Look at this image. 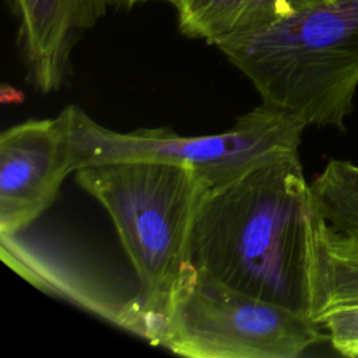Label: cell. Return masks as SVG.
I'll return each instance as SVG.
<instances>
[{"label": "cell", "mask_w": 358, "mask_h": 358, "mask_svg": "<svg viewBox=\"0 0 358 358\" xmlns=\"http://www.w3.org/2000/svg\"><path fill=\"white\" fill-rule=\"evenodd\" d=\"M324 340L309 316L197 273L154 344L192 358H296Z\"/></svg>", "instance_id": "obj_5"}, {"label": "cell", "mask_w": 358, "mask_h": 358, "mask_svg": "<svg viewBox=\"0 0 358 358\" xmlns=\"http://www.w3.org/2000/svg\"><path fill=\"white\" fill-rule=\"evenodd\" d=\"M313 211L330 225L358 222V166L330 159L309 183Z\"/></svg>", "instance_id": "obj_10"}, {"label": "cell", "mask_w": 358, "mask_h": 358, "mask_svg": "<svg viewBox=\"0 0 358 358\" xmlns=\"http://www.w3.org/2000/svg\"><path fill=\"white\" fill-rule=\"evenodd\" d=\"M323 1L327 0H171V4L183 35L218 48Z\"/></svg>", "instance_id": "obj_9"}, {"label": "cell", "mask_w": 358, "mask_h": 358, "mask_svg": "<svg viewBox=\"0 0 358 358\" xmlns=\"http://www.w3.org/2000/svg\"><path fill=\"white\" fill-rule=\"evenodd\" d=\"M266 103L344 130L358 87V0H327L218 46Z\"/></svg>", "instance_id": "obj_3"}, {"label": "cell", "mask_w": 358, "mask_h": 358, "mask_svg": "<svg viewBox=\"0 0 358 358\" xmlns=\"http://www.w3.org/2000/svg\"><path fill=\"white\" fill-rule=\"evenodd\" d=\"M303 129L294 116L262 103L217 134L182 136L166 127L116 131L71 105L74 172L116 161H157L190 166L217 187L281 154L298 151Z\"/></svg>", "instance_id": "obj_4"}, {"label": "cell", "mask_w": 358, "mask_h": 358, "mask_svg": "<svg viewBox=\"0 0 358 358\" xmlns=\"http://www.w3.org/2000/svg\"><path fill=\"white\" fill-rule=\"evenodd\" d=\"M28 83L41 94L59 91L71 71V53L116 0H7Z\"/></svg>", "instance_id": "obj_8"}, {"label": "cell", "mask_w": 358, "mask_h": 358, "mask_svg": "<svg viewBox=\"0 0 358 358\" xmlns=\"http://www.w3.org/2000/svg\"><path fill=\"white\" fill-rule=\"evenodd\" d=\"M310 189L299 152L206 193L192 234L197 273L309 316Z\"/></svg>", "instance_id": "obj_1"}, {"label": "cell", "mask_w": 358, "mask_h": 358, "mask_svg": "<svg viewBox=\"0 0 358 358\" xmlns=\"http://www.w3.org/2000/svg\"><path fill=\"white\" fill-rule=\"evenodd\" d=\"M76 180L106 210L138 280L119 324L154 344L196 280L192 234L211 186L190 166L157 161L84 166Z\"/></svg>", "instance_id": "obj_2"}, {"label": "cell", "mask_w": 358, "mask_h": 358, "mask_svg": "<svg viewBox=\"0 0 358 358\" xmlns=\"http://www.w3.org/2000/svg\"><path fill=\"white\" fill-rule=\"evenodd\" d=\"M308 277L309 317L338 354L357 358L358 222L330 225L310 210Z\"/></svg>", "instance_id": "obj_7"}, {"label": "cell", "mask_w": 358, "mask_h": 358, "mask_svg": "<svg viewBox=\"0 0 358 358\" xmlns=\"http://www.w3.org/2000/svg\"><path fill=\"white\" fill-rule=\"evenodd\" d=\"M147 1H154V0H116L117 4L124 6V7H127V8H130V7L136 6V4H140V3H147ZM162 1L171 3V0H162Z\"/></svg>", "instance_id": "obj_11"}, {"label": "cell", "mask_w": 358, "mask_h": 358, "mask_svg": "<svg viewBox=\"0 0 358 358\" xmlns=\"http://www.w3.org/2000/svg\"><path fill=\"white\" fill-rule=\"evenodd\" d=\"M74 172L71 105L56 117L32 119L0 136V235L31 227Z\"/></svg>", "instance_id": "obj_6"}]
</instances>
